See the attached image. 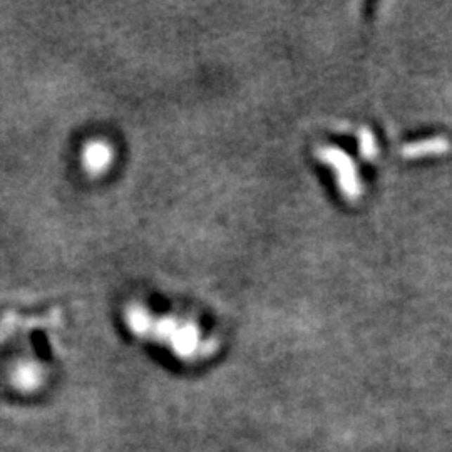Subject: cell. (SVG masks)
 <instances>
[{
	"label": "cell",
	"instance_id": "3957f363",
	"mask_svg": "<svg viewBox=\"0 0 452 452\" xmlns=\"http://www.w3.org/2000/svg\"><path fill=\"white\" fill-rule=\"evenodd\" d=\"M15 384L24 389H34L41 382V370L34 363H22L15 370Z\"/></svg>",
	"mask_w": 452,
	"mask_h": 452
},
{
	"label": "cell",
	"instance_id": "7a4b0ae2",
	"mask_svg": "<svg viewBox=\"0 0 452 452\" xmlns=\"http://www.w3.org/2000/svg\"><path fill=\"white\" fill-rule=\"evenodd\" d=\"M109 160H111V151L106 144L94 143L91 146L86 148L84 151V164L86 168L91 171H103L109 164Z\"/></svg>",
	"mask_w": 452,
	"mask_h": 452
},
{
	"label": "cell",
	"instance_id": "6da1fadb",
	"mask_svg": "<svg viewBox=\"0 0 452 452\" xmlns=\"http://www.w3.org/2000/svg\"><path fill=\"white\" fill-rule=\"evenodd\" d=\"M127 325L143 339L160 342L186 361L203 359L212 350V342L203 335V328L188 315H156L146 306H136L127 314Z\"/></svg>",
	"mask_w": 452,
	"mask_h": 452
}]
</instances>
